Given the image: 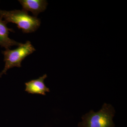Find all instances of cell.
Segmentation results:
<instances>
[{
    "instance_id": "cell-1",
    "label": "cell",
    "mask_w": 127,
    "mask_h": 127,
    "mask_svg": "<svg viewBox=\"0 0 127 127\" xmlns=\"http://www.w3.org/2000/svg\"><path fill=\"white\" fill-rule=\"evenodd\" d=\"M115 111L111 104L105 103L101 109L95 112L91 110L82 117L78 127H115L113 120Z\"/></svg>"
},
{
    "instance_id": "cell-2",
    "label": "cell",
    "mask_w": 127,
    "mask_h": 127,
    "mask_svg": "<svg viewBox=\"0 0 127 127\" xmlns=\"http://www.w3.org/2000/svg\"><path fill=\"white\" fill-rule=\"evenodd\" d=\"M0 17L4 18V21L7 23L9 22L15 23L24 33H31L35 31L41 24L40 19L29 15L28 12L23 10L9 11L0 10Z\"/></svg>"
},
{
    "instance_id": "cell-3",
    "label": "cell",
    "mask_w": 127,
    "mask_h": 127,
    "mask_svg": "<svg viewBox=\"0 0 127 127\" xmlns=\"http://www.w3.org/2000/svg\"><path fill=\"white\" fill-rule=\"evenodd\" d=\"M35 51V49L31 42L27 41L24 44L22 43L17 48L14 50L7 49L2 51L5 65L3 70L0 73V78L3 74H6V72L10 68L15 67H21L22 62L25 58Z\"/></svg>"
},
{
    "instance_id": "cell-4",
    "label": "cell",
    "mask_w": 127,
    "mask_h": 127,
    "mask_svg": "<svg viewBox=\"0 0 127 127\" xmlns=\"http://www.w3.org/2000/svg\"><path fill=\"white\" fill-rule=\"evenodd\" d=\"M47 77V75L45 74L37 79L25 83V91L29 94L46 95V93L50 92V89L44 83V80Z\"/></svg>"
},
{
    "instance_id": "cell-5",
    "label": "cell",
    "mask_w": 127,
    "mask_h": 127,
    "mask_svg": "<svg viewBox=\"0 0 127 127\" xmlns=\"http://www.w3.org/2000/svg\"><path fill=\"white\" fill-rule=\"evenodd\" d=\"M18 1L22 5L23 10L31 12L35 17L46 10L48 4L47 1L44 0H19Z\"/></svg>"
},
{
    "instance_id": "cell-6",
    "label": "cell",
    "mask_w": 127,
    "mask_h": 127,
    "mask_svg": "<svg viewBox=\"0 0 127 127\" xmlns=\"http://www.w3.org/2000/svg\"><path fill=\"white\" fill-rule=\"evenodd\" d=\"M7 23L0 17V46L6 49H9L13 46H19L22 43L10 39L8 36L9 31L14 32L13 30L8 28L6 26Z\"/></svg>"
}]
</instances>
